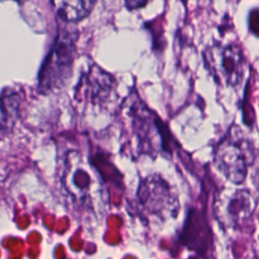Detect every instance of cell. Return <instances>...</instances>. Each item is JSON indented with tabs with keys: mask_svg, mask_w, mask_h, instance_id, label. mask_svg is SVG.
<instances>
[{
	"mask_svg": "<svg viewBox=\"0 0 259 259\" xmlns=\"http://www.w3.org/2000/svg\"><path fill=\"white\" fill-rule=\"evenodd\" d=\"M77 29L60 27L38 74V90L48 93L62 88L71 78L76 56Z\"/></svg>",
	"mask_w": 259,
	"mask_h": 259,
	"instance_id": "cell-1",
	"label": "cell"
},
{
	"mask_svg": "<svg viewBox=\"0 0 259 259\" xmlns=\"http://www.w3.org/2000/svg\"><path fill=\"white\" fill-rule=\"evenodd\" d=\"M181 1H182V2H183V3H184V4H185V2H186V1H187V0H181Z\"/></svg>",
	"mask_w": 259,
	"mask_h": 259,
	"instance_id": "cell-8",
	"label": "cell"
},
{
	"mask_svg": "<svg viewBox=\"0 0 259 259\" xmlns=\"http://www.w3.org/2000/svg\"><path fill=\"white\" fill-rule=\"evenodd\" d=\"M59 18L66 22H77L90 14L96 0H51Z\"/></svg>",
	"mask_w": 259,
	"mask_h": 259,
	"instance_id": "cell-5",
	"label": "cell"
},
{
	"mask_svg": "<svg viewBox=\"0 0 259 259\" xmlns=\"http://www.w3.org/2000/svg\"><path fill=\"white\" fill-rule=\"evenodd\" d=\"M147 3V0H124V4L128 10L140 9L144 7Z\"/></svg>",
	"mask_w": 259,
	"mask_h": 259,
	"instance_id": "cell-7",
	"label": "cell"
},
{
	"mask_svg": "<svg viewBox=\"0 0 259 259\" xmlns=\"http://www.w3.org/2000/svg\"><path fill=\"white\" fill-rule=\"evenodd\" d=\"M20 98L16 93H11L0 97V131L11 127L19 110Z\"/></svg>",
	"mask_w": 259,
	"mask_h": 259,
	"instance_id": "cell-6",
	"label": "cell"
},
{
	"mask_svg": "<svg viewBox=\"0 0 259 259\" xmlns=\"http://www.w3.org/2000/svg\"><path fill=\"white\" fill-rule=\"evenodd\" d=\"M205 67L219 81L237 86L244 75L245 58L242 50L234 44H219L207 48L203 54Z\"/></svg>",
	"mask_w": 259,
	"mask_h": 259,
	"instance_id": "cell-2",
	"label": "cell"
},
{
	"mask_svg": "<svg viewBox=\"0 0 259 259\" xmlns=\"http://www.w3.org/2000/svg\"><path fill=\"white\" fill-rule=\"evenodd\" d=\"M181 240L192 250L205 255L211 246V233L203 215L193 210L185 222Z\"/></svg>",
	"mask_w": 259,
	"mask_h": 259,
	"instance_id": "cell-4",
	"label": "cell"
},
{
	"mask_svg": "<svg viewBox=\"0 0 259 259\" xmlns=\"http://www.w3.org/2000/svg\"><path fill=\"white\" fill-rule=\"evenodd\" d=\"M244 150L243 143L230 142L222 144L218 151L219 166L222 167L225 175L235 181H242L247 173V153ZM234 182V183H235Z\"/></svg>",
	"mask_w": 259,
	"mask_h": 259,
	"instance_id": "cell-3",
	"label": "cell"
}]
</instances>
